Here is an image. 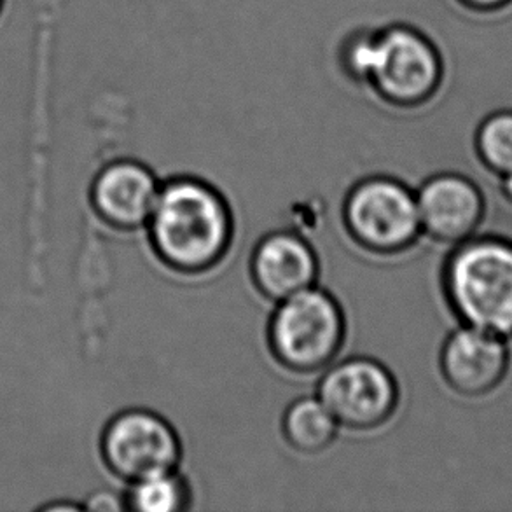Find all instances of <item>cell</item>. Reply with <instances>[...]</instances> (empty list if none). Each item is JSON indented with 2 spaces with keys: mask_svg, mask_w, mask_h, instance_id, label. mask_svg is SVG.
<instances>
[{
  "mask_svg": "<svg viewBox=\"0 0 512 512\" xmlns=\"http://www.w3.org/2000/svg\"><path fill=\"white\" fill-rule=\"evenodd\" d=\"M146 228L161 263L177 273L198 275L228 254L233 217L222 194L210 184L177 177L161 184Z\"/></svg>",
  "mask_w": 512,
  "mask_h": 512,
  "instance_id": "1",
  "label": "cell"
},
{
  "mask_svg": "<svg viewBox=\"0 0 512 512\" xmlns=\"http://www.w3.org/2000/svg\"><path fill=\"white\" fill-rule=\"evenodd\" d=\"M441 285L460 324L512 341V238L478 233L453 245Z\"/></svg>",
  "mask_w": 512,
  "mask_h": 512,
  "instance_id": "2",
  "label": "cell"
},
{
  "mask_svg": "<svg viewBox=\"0 0 512 512\" xmlns=\"http://www.w3.org/2000/svg\"><path fill=\"white\" fill-rule=\"evenodd\" d=\"M345 336V313L338 299L317 285L277 303L268 326L273 357L299 374L319 373L331 366Z\"/></svg>",
  "mask_w": 512,
  "mask_h": 512,
  "instance_id": "3",
  "label": "cell"
},
{
  "mask_svg": "<svg viewBox=\"0 0 512 512\" xmlns=\"http://www.w3.org/2000/svg\"><path fill=\"white\" fill-rule=\"evenodd\" d=\"M444 79L441 49L406 23L378 30L369 95L394 109H416L436 97Z\"/></svg>",
  "mask_w": 512,
  "mask_h": 512,
  "instance_id": "4",
  "label": "cell"
},
{
  "mask_svg": "<svg viewBox=\"0 0 512 512\" xmlns=\"http://www.w3.org/2000/svg\"><path fill=\"white\" fill-rule=\"evenodd\" d=\"M343 222L359 247L378 256L406 252L423 235L415 191L392 177L360 180L346 194Z\"/></svg>",
  "mask_w": 512,
  "mask_h": 512,
  "instance_id": "5",
  "label": "cell"
},
{
  "mask_svg": "<svg viewBox=\"0 0 512 512\" xmlns=\"http://www.w3.org/2000/svg\"><path fill=\"white\" fill-rule=\"evenodd\" d=\"M317 397L343 429H380L395 415L399 387L394 374L378 360L350 357L327 367Z\"/></svg>",
  "mask_w": 512,
  "mask_h": 512,
  "instance_id": "6",
  "label": "cell"
},
{
  "mask_svg": "<svg viewBox=\"0 0 512 512\" xmlns=\"http://www.w3.org/2000/svg\"><path fill=\"white\" fill-rule=\"evenodd\" d=\"M102 458L116 478L128 485L177 471L182 444L172 425L147 409L114 416L102 434Z\"/></svg>",
  "mask_w": 512,
  "mask_h": 512,
  "instance_id": "7",
  "label": "cell"
},
{
  "mask_svg": "<svg viewBox=\"0 0 512 512\" xmlns=\"http://www.w3.org/2000/svg\"><path fill=\"white\" fill-rule=\"evenodd\" d=\"M511 362L509 340L464 324L446 336L439 352L444 383L471 401L497 392L507 380Z\"/></svg>",
  "mask_w": 512,
  "mask_h": 512,
  "instance_id": "8",
  "label": "cell"
},
{
  "mask_svg": "<svg viewBox=\"0 0 512 512\" xmlns=\"http://www.w3.org/2000/svg\"><path fill=\"white\" fill-rule=\"evenodd\" d=\"M423 235L443 245H458L478 235L486 217L481 187L464 173L443 172L416 191Z\"/></svg>",
  "mask_w": 512,
  "mask_h": 512,
  "instance_id": "9",
  "label": "cell"
},
{
  "mask_svg": "<svg viewBox=\"0 0 512 512\" xmlns=\"http://www.w3.org/2000/svg\"><path fill=\"white\" fill-rule=\"evenodd\" d=\"M319 257L303 236L275 231L257 243L250 273L257 291L271 303H280L317 284Z\"/></svg>",
  "mask_w": 512,
  "mask_h": 512,
  "instance_id": "10",
  "label": "cell"
},
{
  "mask_svg": "<svg viewBox=\"0 0 512 512\" xmlns=\"http://www.w3.org/2000/svg\"><path fill=\"white\" fill-rule=\"evenodd\" d=\"M161 184L146 165L121 160L98 173L91 203L102 221L119 231L146 228L153 215Z\"/></svg>",
  "mask_w": 512,
  "mask_h": 512,
  "instance_id": "11",
  "label": "cell"
},
{
  "mask_svg": "<svg viewBox=\"0 0 512 512\" xmlns=\"http://www.w3.org/2000/svg\"><path fill=\"white\" fill-rule=\"evenodd\" d=\"M340 425L319 397H301L292 402L282 420L285 441L303 455L326 451L338 437Z\"/></svg>",
  "mask_w": 512,
  "mask_h": 512,
  "instance_id": "12",
  "label": "cell"
},
{
  "mask_svg": "<svg viewBox=\"0 0 512 512\" xmlns=\"http://www.w3.org/2000/svg\"><path fill=\"white\" fill-rule=\"evenodd\" d=\"M189 500V486L177 471L132 483L125 495L126 509L139 512L186 511Z\"/></svg>",
  "mask_w": 512,
  "mask_h": 512,
  "instance_id": "13",
  "label": "cell"
},
{
  "mask_svg": "<svg viewBox=\"0 0 512 512\" xmlns=\"http://www.w3.org/2000/svg\"><path fill=\"white\" fill-rule=\"evenodd\" d=\"M474 151L481 167L502 179L512 173V111L492 112L479 123L474 135Z\"/></svg>",
  "mask_w": 512,
  "mask_h": 512,
  "instance_id": "14",
  "label": "cell"
},
{
  "mask_svg": "<svg viewBox=\"0 0 512 512\" xmlns=\"http://www.w3.org/2000/svg\"><path fill=\"white\" fill-rule=\"evenodd\" d=\"M84 509H90V511H116V509H126L125 497H118L111 492H100L93 493L91 497H88Z\"/></svg>",
  "mask_w": 512,
  "mask_h": 512,
  "instance_id": "15",
  "label": "cell"
},
{
  "mask_svg": "<svg viewBox=\"0 0 512 512\" xmlns=\"http://www.w3.org/2000/svg\"><path fill=\"white\" fill-rule=\"evenodd\" d=\"M462 6L471 7L476 11H492L497 7H504L511 2V0H458Z\"/></svg>",
  "mask_w": 512,
  "mask_h": 512,
  "instance_id": "16",
  "label": "cell"
},
{
  "mask_svg": "<svg viewBox=\"0 0 512 512\" xmlns=\"http://www.w3.org/2000/svg\"><path fill=\"white\" fill-rule=\"evenodd\" d=\"M499 191L502 200L506 201L509 207H512V173L499 179Z\"/></svg>",
  "mask_w": 512,
  "mask_h": 512,
  "instance_id": "17",
  "label": "cell"
},
{
  "mask_svg": "<svg viewBox=\"0 0 512 512\" xmlns=\"http://www.w3.org/2000/svg\"><path fill=\"white\" fill-rule=\"evenodd\" d=\"M0 4H2V0H0Z\"/></svg>",
  "mask_w": 512,
  "mask_h": 512,
  "instance_id": "18",
  "label": "cell"
}]
</instances>
